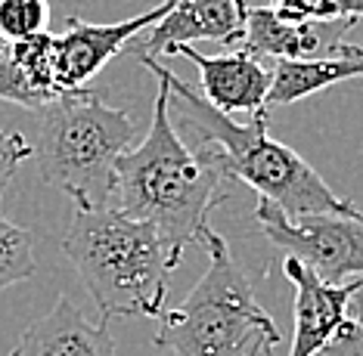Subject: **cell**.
I'll use <instances>...</instances> for the list:
<instances>
[{"label": "cell", "instance_id": "9a60e30c", "mask_svg": "<svg viewBox=\"0 0 363 356\" xmlns=\"http://www.w3.org/2000/svg\"><path fill=\"white\" fill-rule=\"evenodd\" d=\"M270 10L289 22L354 28V22L363 19V0H274Z\"/></svg>", "mask_w": 363, "mask_h": 356}, {"label": "cell", "instance_id": "2e32d148", "mask_svg": "<svg viewBox=\"0 0 363 356\" xmlns=\"http://www.w3.org/2000/svg\"><path fill=\"white\" fill-rule=\"evenodd\" d=\"M35 276V236L0 211V292Z\"/></svg>", "mask_w": 363, "mask_h": 356}, {"label": "cell", "instance_id": "5bb4252c", "mask_svg": "<svg viewBox=\"0 0 363 356\" xmlns=\"http://www.w3.org/2000/svg\"><path fill=\"white\" fill-rule=\"evenodd\" d=\"M320 25L311 22H289L270 10V6H249L245 28L239 38V50L255 59H311L323 44Z\"/></svg>", "mask_w": 363, "mask_h": 356}, {"label": "cell", "instance_id": "8fae6325", "mask_svg": "<svg viewBox=\"0 0 363 356\" xmlns=\"http://www.w3.org/2000/svg\"><path fill=\"white\" fill-rule=\"evenodd\" d=\"M10 356H115L109 322H87L69 294H60L47 316L22 332Z\"/></svg>", "mask_w": 363, "mask_h": 356}, {"label": "cell", "instance_id": "3957f363", "mask_svg": "<svg viewBox=\"0 0 363 356\" xmlns=\"http://www.w3.org/2000/svg\"><path fill=\"white\" fill-rule=\"evenodd\" d=\"M62 251L75 263L103 322L112 316L159 319L177 263L150 223L115 208H72Z\"/></svg>", "mask_w": 363, "mask_h": 356}, {"label": "cell", "instance_id": "8992f818", "mask_svg": "<svg viewBox=\"0 0 363 356\" xmlns=\"http://www.w3.org/2000/svg\"><path fill=\"white\" fill-rule=\"evenodd\" d=\"M264 236L286 258L304 263L329 285H342L363 276V214H301L286 217L277 205L258 198L255 208Z\"/></svg>", "mask_w": 363, "mask_h": 356}, {"label": "cell", "instance_id": "9c48e42d", "mask_svg": "<svg viewBox=\"0 0 363 356\" xmlns=\"http://www.w3.org/2000/svg\"><path fill=\"white\" fill-rule=\"evenodd\" d=\"M164 56H184L199 69L202 99L218 109L220 115L233 118L236 112L252 115L267 112V93H270V69L261 59L233 50L224 56H205L196 47H171Z\"/></svg>", "mask_w": 363, "mask_h": 356}, {"label": "cell", "instance_id": "6da1fadb", "mask_svg": "<svg viewBox=\"0 0 363 356\" xmlns=\"http://www.w3.org/2000/svg\"><path fill=\"white\" fill-rule=\"evenodd\" d=\"M224 183L218 155L208 146H186L174 127L168 87L159 84L150 130L115 164V211L150 223L180 263L186 245L199 242L208 226V211L227 198Z\"/></svg>", "mask_w": 363, "mask_h": 356}, {"label": "cell", "instance_id": "7c38bea8", "mask_svg": "<svg viewBox=\"0 0 363 356\" xmlns=\"http://www.w3.org/2000/svg\"><path fill=\"white\" fill-rule=\"evenodd\" d=\"M60 96L62 90L53 74L50 31L22 44H0V99L40 112Z\"/></svg>", "mask_w": 363, "mask_h": 356}, {"label": "cell", "instance_id": "ba28073f", "mask_svg": "<svg viewBox=\"0 0 363 356\" xmlns=\"http://www.w3.org/2000/svg\"><path fill=\"white\" fill-rule=\"evenodd\" d=\"M245 16H249L245 0H174L171 13L146 28L143 38H134L125 50L140 59H159L171 47H189L193 40L239 44Z\"/></svg>", "mask_w": 363, "mask_h": 356}, {"label": "cell", "instance_id": "d6986e66", "mask_svg": "<svg viewBox=\"0 0 363 356\" xmlns=\"http://www.w3.org/2000/svg\"><path fill=\"white\" fill-rule=\"evenodd\" d=\"M323 356H363V316H348L335 338L323 347Z\"/></svg>", "mask_w": 363, "mask_h": 356}, {"label": "cell", "instance_id": "e0dca14e", "mask_svg": "<svg viewBox=\"0 0 363 356\" xmlns=\"http://www.w3.org/2000/svg\"><path fill=\"white\" fill-rule=\"evenodd\" d=\"M50 4L47 0H0V44H22L47 35Z\"/></svg>", "mask_w": 363, "mask_h": 356}, {"label": "cell", "instance_id": "30bf717a", "mask_svg": "<svg viewBox=\"0 0 363 356\" xmlns=\"http://www.w3.org/2000/svg\"><path fill=\"white\" fill-rule=\"evenodd\" d=\"M283 270L295 288V338L289 356H320L348 319V304L354 294L363 292V276L329 285L295 258H286Z\"/></svg>", "mask_w": 363, "mask_h": 356}, {"label": "cell", "instance_id": "52a82bcc", "mask_svg": "<svg viewBox=\"0 0 363 356\" xmlns=\"http://www.w3.org/2000/svg\"><path fill=\"white\" fill-rule=\"evenodd\" d=\"M171 6H174V0H162L152 10L112 25H96L78 19V16H69L62 35H53V74L60 90L69 93V90L87 87L90 78L106 62H112L130 40L140 38L146 28H152L159 19H164L171 13Z\"/></svg>", "mask_w": 363, "mask_h": 356}, {"label": "cell", "instance_id": "277c9868", "mask_svg": "<svg viewBox=\"0 0 363 356\" xmlns=\"http://www.w3.org/2000/svg\"><path fill=\"white\" fill-rule=\"evenodd\" d=\"M199 245L208 251V270L174 310L159 313L155 347L174 356H277L283 335L224 236L205 226Z\"/></svg>", "mask_w": 363, "mask_h": 356}, {"label": "cell", "instance_id": "ac0fdd59", "mask_svg": "<svg viewBox=\"0 0 363 356\" xmlns=\"http://www.w3.org/2000/svg\"><path fill=\"white\" fill-rule=\"evenodd\" d=\"M31 155H35V146H31L19 130H0V195L13 183L22 161L31 159Z\"/></svg>", "mask_w": 363, "mask_h": 356}, {"label": "cell", "instance_id": "7a4b0ae2", "mask_svg": "<svg viewBox=\"0 0 363 356\" xmlns=\"http://www.w3.org/2000/svg\"><path fill=\"white\" fill-rule=\"evenodd\" d=\"M168 87L171 112H177L180 127L189 130L199 146H208L218 155L227 180H242L258 198L277 205L286 217L301 214H363L357 205L335 193L333 186L301 159L295 149L267 134V112L252 115L249 121H233L193 93L171 69L159 59H140Z\"/></svg>", "mask_w": 363, "mask_h": 356}, {"label": "cell", "instance_id": "5b68a950", "mask_svg": "<svg viewBox=\"0 0 363 356\" xmlns=\"http://www.w3.org/2000/svg\"><path fill=\"white\" fill-rule=\"evenodd\" d=\"M134 143L130 115L106 105L103 90H69L38 112V171L72 208H112L115 164Z\"/></svg>", "mask_w": 363, "mask_h": 356}, {"label": "cell", "instance_id": "4fadbf2b", "mask_svg": "<svg viewBox=\"0 0 363 356\" xmlns=\"http://www.w3.org/2000/svg\"><path fill=\"white\" fill-rule=\"evenodd\" d=\"M363 78V47H351L338 40L326 50V56H311V59H283L270 71V105H292L301 103L320 90L338 84V81Z\"/></svg>", "mask_w": 363, "mask_h": 356}]
</instances>
